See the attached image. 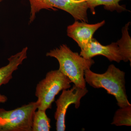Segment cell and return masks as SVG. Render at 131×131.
<instances>
[{"label": "cell", "instance_id": "6", "mask_svg": "<svg viewBox=\"0 0 131 131\" xmlns=\"http://www.w3.org/2000/svg\"><path fill=\"white\" fill-rule=\"evenodd\" d=\"M88 90L86 88L82 89L74 85L71 89L63 90L59 98L56 101V111L54 118L56 121V129L57 131L65 130V118L67 109L71 104H74L76 108L80 107L81 100L85 96Z\"/></svg>", "mask_w": 131, "mask_h": 131}, {"label": "cell", "instance_id": "7", "mask_svg": "<svg viewBox=\"0 0 131 131\" xmlns=\"http://www.w3.org/2000/svg\"><path fill=\"white\" fill-rule=\"evenodd\" d=\"M105 23L104 20L95 24L76 21L72 25L68 26L67 34L77 43L82 50L91 42L94 33Z\"/></svg>", "mask_w": 131, "mask_h": 131}, {"label": "cell", "instance_id": "10", "mask_svg": "<svg viewBox=\"0 0 131 131\" xmlns=\"http://www.w3.org/2000/svg\"><path fill=\"white\" fill-rule=\"evenodd\" d=\"M130 22H128L122 29V37L117 42L122 58L125 62H131V39L128 30Z\"/></svg>", "mask_w": 131, "mask_h": 131}, {"label": "cell", "instance_id": "9", "mask_svg": "<svg viewBox=\"0 0 131 131\" xmlns=\"http://www.w3.org/2000/svg\"><path fill=\"white\" fill-rule=\"evenodd\" d=\"M28 50V47H25L19 52L10 57L8 59V64L0 68V88L3 84H7L13 78V73L27 58Z\"/></svg>", "mask_w": 131, "mask_h": 131}, {"label": "cell", "instance_id": "8", "mask_svg": "<svg viewBox=\"0 0 131 131\" xmlns=\"http://www.w3.org/2000/svg\"><path fill=\"white\" fill-rule=\"evenodd\" d=\"M80 55L86 59L102 55L110 61L119 63L122 61V56L117 42H113L110 45L103 46L93 38L86 47L81 50Z\"/></svg>", "mask_w": 131, "mask_h": 131}, {"label": "cell", "instance_id": "12", "mask_svg": "<svg viewBox=\"0 0 131 131\" xmlns=\"http://www.w3.org/2000/svg\"><path fill=\"white\" fill-rule=\"evenodd\" d=\"M45 110L38 109L33 118L32 131H49L51 126V120L47 117Z\"/></svg>", "mask_w": 131, "mask_h": 131}, {"label": "cell", "instance_id": "4", "mask_svg": "<svg viewBox=\"0 0 131 131\" xmlns=\"http://www.w3.org/2000/svg\"><path fill=\"white\" fill-rule=\"evenodd\" d=\"M30 5L29 24L34 21L36 14L43 9L56 10L59 8L68 12L76 20L88 22L85 0H28Z\"/></svg>", "mask_w": 131, "mask_h": 131}, {"label": "cell", "instance_id": "14", "mask_svg": "<svg viewBox=\"0 0 131 131\" xmlns=\"http://www.w3.org/2000/svg\"><path fill=\"white\" fill-rule=\"evenodd\" d=\"M7 101V98L6 96L0 94V103H5Z\"/></svg>", "mask_w": 131, "mask_h": 131}, {"label": "cell", "instance_id": "11", "mask_svg": "<svg viewBox=\"0 0 131 131\" xmlns=\"http://www.w3.org/2000/svg\"><path fill=\"white\" fill-rule=\"evenodd\" d=\"M121 1L122 0H85L88 8L93 14H95V8L100 5H103L105 9L112 12L116 10L121 13L126 10L124 7L119 5Z\"/></svg>", "mask_w": 131, "mask_h": 131}, {"label": "cell", "instance_id": "13", "mask_svg": "<svg viewBox=\"0 0 131 131\" xmlns=\"http://www.w3.org/2000/svg\"><path fill=\"white\" fill-rule=\"evenodd\" d=\"M112 125L116 126H130L131 105L120 108L115 113Z\"/></svg>", "mask_w": 131, "mask_h": 131}, {"label": "cell", "instance_id": "3", "mask_svg": "<svg viewBox=\"0 0 131 131\" xmlns=\"http://www.w3.org/2000/svg\"><path fill=\"white\" fill-rule=\"evenodd\" d=\"M71 83L69 78L59 70L48 72L36 86L35 95L38 98V109L46 111L51 108L56 96L62 90L70 88Z\"/></svg>", "mask_w": 131, "mask_h": 131}, {"label": "cell", "instance_id": "2", "mask_svg": "<svg viewBox=\"0 0 131 131\" xmlns=\"http://www.w3.org/2000/svg\"><path fill=\"white\" fill-rule=\"evenodd\" d=\"M125 75L124 71L112 64L103 74L94 73L90 69L86 70L84 79L91 86L104 89L108 94L113 95L116 98L117 105L121 108L131 105L126 94Z\"/></svg>", "mask_w": 131, "mask_h": 131}, {"label": "cell", "instance_id": "15", "mask_svg": "<svg viewBox=\"0 0 131 131\" xmlns=\"http://www.w3.org/2000/svg\"><path fill=\"white\" fill-rule=\"evenodd\" d=\"M3 0H0V2H1Z\"/></svg>", "mask_w": 131, "mask_h": 131}, {"label": "cell", "instance_id": "1", "mask_svg": "<svg viewBox=\"0 0 131 131\" xmlns=\"http://www.w3.org/2000/svg\"><path fill=\"white\" fill-rule=\"evenodd\" d=\"M46 56L56 59L59 63V70L69 78L75 86L82 89L86 88L84 71L94 63L92 58H84L72 51L66 45L51 50Z\"/></svg>", "mask_w": 131, "mask_h": 131}, {"label": "cell", "instance_id": "5", "mask_svg": "<svg viewBox=\"0 0 131 131\" xmlns=\"http://www.w3.org/2000/svg\"><path fill=\"white\" fill-rule=\"evenodd\" d=\"M37 109L36 102L9 111L0 108V131H32L33 118Z\"/></svg>", "mask_w": 131, "mask_h": 131}]
</instances>
